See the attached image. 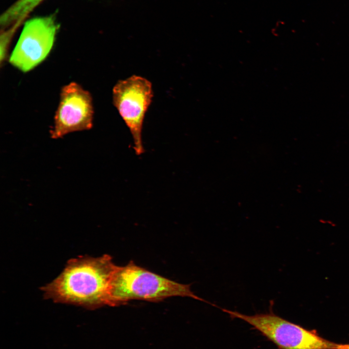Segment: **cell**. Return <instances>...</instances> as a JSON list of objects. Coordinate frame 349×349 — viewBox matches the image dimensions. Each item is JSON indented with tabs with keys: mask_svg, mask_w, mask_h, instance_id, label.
Segmentation results:
<instances>
[{
	"mask_svg": "<svg viewBox=\"0 0 349 349\" xmlns=\"http://www.w3.org/2000/svg\"><path fill=\"white\" fill-rule=\"evenodd\" d=\"M117 267L109 254L72 258L59 275L41 289L46 299L55 302L95 309L109 305Z\"/></svg>",
	"mask_w": 349,
	"mask_h": 349,
	"instance_id": "6da1fadb",
	"label": "cell"
},
{
	"mask_svg": "<svg viewBox=\"0 0 349 349\" xmlns=\"http://www.w3.org/2000/svg\"><path fill=\"white\" fill-rule=\"evenodd\" d=\"M175 296L190 297L212 304L196 295L190 284L176 282L131 261L125 266H118L111 285L108 305L119 306L132 300L158 302Z\"/></svg>",
	"mask_w": 349,
	"mask_h": 349,
	"instance_id": "7a4b0ae2",
	"label": "cell"
},
{
	"mask_svg": "<svg viewBox=\"0 0 349 349\" xmlns=\"http://www.w3.org/2000/svg\"><path fill=\"white\" fill-rule=\"evenodd\" d=\"M269 312L247 315L226 309L221 310L231 318L240 319L258 331L278 349H336V344L275 314L272 305Z\"/></svg>",
	"mask_w": 349,
	"mask_h": 349,
	"instance_id": "3957f363",
	"label": "cell"
},
{
	"mask_svg": "<svg viewBox=\"0 0 349 349\" xmlns=\"http://www.w3.org/2000/svg\"><path fill=\"white\" fill-rule=\"evenodd\" d=\"M153 96L151 82L137 75L119 80L112 89L113 104L129 129L137 155L144 152L142 140L143 125Z\"/></svg>",
	"mask_w": 349,
	"mask_h": 349,
	"instance_id": "277c9868",
	"label": "cell"
},
{
	"mask_svg": "<svg viewBox=\"0 0 349 349\" xmlns=\"http://www.w3.org/2000/svg\"><path fill=\"white\" fill-rule=\"evenodd\" d=\"M59 28L54 16L27 21L9 58L10 63L23 72L33 69L49 54Z\"/></svg>",
	"mask_w": 349,
	"mask_h": 349,
	"instance_id": "5b68a950",
	"label": "cell"
},
{
	"mask_svg": "<svg viewBox=\"0 0 349 349\" xmlns=\"http://www.w3.org/2000/svg\"><path fill=\"white\" fill-rule=\"evenodd\" d=\"M93 117L91 94L79 84L71 82L61 90L51 137L56 139L71 132L90 129Z\"/></svg>",
	"mask_w": 349,
	"mask_h": 349,
	"instance_id": "8992f818",
	"label": "cell"
},
{
	"mask_svg": "<svg viewBox=\"0 0 349 349\" xmlns=\"http://www.w3.org/2000/svg\"><path fill=\"white\" fill-rule=\"evenodd\" d=\"M44 0H17L1 15L2 28L19 26L27 16Z\"/></svg>",
	"mask_w": 349,
	"mask_h": 349,
	"instance_id": "52a82bcc",
	"label": "cell"
},
{
	"mask_svg": "<svg viewBox=\"0 0 349 349\" xmlns=\"http://www.w3.org/2000/svg\"><path fill=\"white\" fill-rule=\"evenodd\" d=\"M17 27L13 26L1 31L0 35V62L4 60L10 41Z\"/></svg>",
	"mask_w": 349,
	"mask_h": 349,
	"instance_id": "ba28073f",
	"label": "cell"
},
{
	"mask_svg": "<svg viewBox=\"0 0 349 349\" xmlns=\"http://www.w3.org/2000/svg\"><path fill=\"white\" fill-rule=\"evenodd\" d=\"M336 349H349V344H336Z\"/></svg>",
	"mask_w": 349,
	"mask_h": 349,
	"instance_id": "9c48e42d",
	"label": "cell"
}]
</instances>
